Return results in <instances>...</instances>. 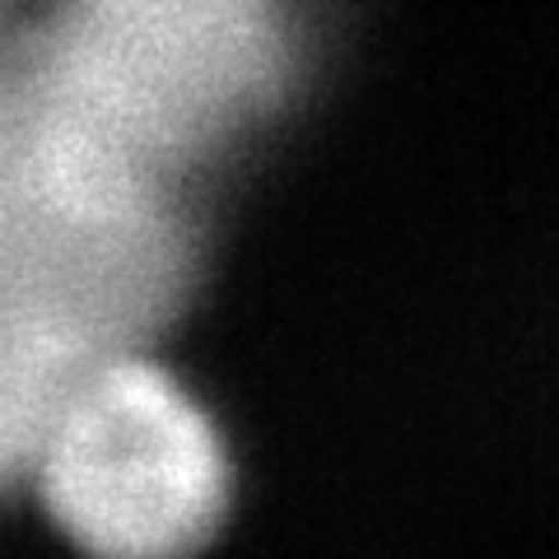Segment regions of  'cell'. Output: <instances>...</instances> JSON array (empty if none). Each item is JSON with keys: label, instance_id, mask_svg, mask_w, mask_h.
Here are the masks:
<instances>
[{"label": "cell", "instance_id": "obj_1", "mask_svg": "<svg viewBox=\"0 0 559 559\" xmlns=\"http://www.w3.org/2000/svg\"><path fill=\"white\" fill-rule=\"evenodd\" d=\"M280 0H0V117L168 187L285 84Z\"/></svg>", "mask_w": 559, "mask_h": 559}, {"label": "cell", "instance_id": "obj_2", "mask_svg": "<svg viewBox=\"0 0 559 559\" xmlns=\"http://www.w3.org/2000/svg\"><path fill=\"white\" fill-rule=\"evenodd\" d=\"M178 280L168 191L0 117V466Z\"/></svg>", "mask_w": 559, "mask_h": 559}, {"label": "cell", "instance_id": "obj_3", "mask_svg": "<svg viewBox=\"0 0 559 559\" xmlns=\"http://www.w3.org/2000/svg\"><path fill=\"white\" fill-rule=\"evenodd\" d=\"M43 499L90 559H187L224 513V457L178 382L135 355L94 364L38 439Z\"/></svg>", "mask_w": 559, "mask_h": 559}]
</instances>
